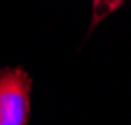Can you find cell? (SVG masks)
I'll return each mask as SVG.
<instances>
[{"label": "cell", "instance_id": "cell-1", "mask_svg": "<svg viewBox=\"0 0 131 125\" xmlns=\"http://www.w3.org/2000/svg\"><path fill=\"white\" fill-rule=\"evenodd\" d=\"M32 79L20 67L0 71V125H27Z\"/></svg>", "mask_w": 131, "mask_h": 125}, {"label": "cell", "instance_id": "cell-2", "mask_svg": "<svg viewBox=\"0 0 131 125\" xmlns=\"http://www.w3.org/2000/svg\"><path fill=\"white\" fill-rule=\"evenodd\" d=\"M124 0H92V21H90V30L96 28L106 16L115 12Z\"/></svg>", "mask_w": 131, "mask_h": 125}]
</instances>
